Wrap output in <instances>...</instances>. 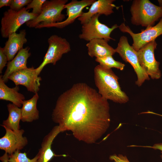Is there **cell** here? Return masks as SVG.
Wrapping results in <instances>:
<instances>
[{
  "instance_id": "6da1fadb",
  "label": "cell",
  "mask_w": 162,
  "mask_h": 162,
  "mask_svg": "<svg viewBox=\"0 0 162 162\" xmlns=\"http://www.w3.org/2000/svg\"><path fill=\"white\" fill-rule=\"evenodd\" d=\"M52 116L62 132L70 131L76 139L88 144L99 139L110 122L107 100L83 82L75 84L59 96Z\"/></svg>"
},
{
  "instance_id": "7a4b0ae2",
  "label": "cell",
  "mask_w": 162,
  "mask_h": 162,
  "mask_svg": "<svg viewBox=\"0 0 162 162\" xmlns=\"http://www.w3.org/2000/svg\"><path fill=\"white\" fill-rule=\"evenodd\" d=\"M95 84L98 93L104 98L120 104L129 100L128 97L123 91L118 82V77L111 69L98 64L94 69Z\"/></svg>"
},
{
  "instance_id": "3957f363",
  "label": "cell",
  "mask_w": 162,
  "mask_h": 162,
  "mask_svg": "<svg viewBox=\"0 0 162 162\" xmlns=\"http://www.w3.org/2000/svg\"><path fill=\"white\" fill-rule=\"evenodd\" d=\"M132 24L147 27L152 26L162 18V6H158L148 0H134L130 7Z\"/></svg>"
},
{
  "instance_id": "277c9868",
  "label": "cell",
  "mask_w": 162,
  "mask_h": 162,
  "mask_svg": "<svg viewBox=\"0 0 162 162\" xmlns=\"http://www.w3.org/2000/svg\"><path fill=\"white\" fill-rule=\"evenodd\" d=\"M39 15L29 12L24 7L19 10L9 9L3 13L1 20V33L2 38H8L25 23L36 18Z\"/></svg>"
},
{
  "instance_id": "5b68a950",
  "label": "cell",
  "mask_w": 162,
  "mask_h": 162,
  "mask_svg": "<svg viewBox=\"0 0 162 162\" xmlns=\"http://www.w3.org/2000/svg\"><path fill=\"white\" fill-rule=\"evenodd\" d=\"M68 0H46L44 4L42 12L35 19L26 22L29 28H35L41 23H54L63 21L65 15L62 13Z\"/></svg>"
},
{
  "instance_id": "8992f818",
  "label": "cell",
  "mask_w": 162,
  "mask_h": 162,
  "mask_svg": "<svg viewBox=\"0 0 162 162\" xmlns=\"http://www.w3.org/2000/svg\"><path fill=\"white\" fill-rule=\"evenodd\" d=\"M115 50L124 61L129 63L133 67L137 76L135 82L137 86H140L146 80H150L139 64L137 51L129 45L126 37L122 36L120 37Z\"/></svg>"
},
{
  "instance_id": "52a82bcc",
  "label": "cell",
  "mask_w": 162,
  "mask_h": 162,
  "mask_svg": "<svg viewBox=\"0 0 162 162\" xmlns=\"http://www.w3.org/2000/svg\"><path fill=\"white\" fill-rule=\"evenodd\" d=\"M49 44L47 51L41 64L37 68L35 71L39 75L44 68L49 64L55 65L61 59L63 55L70 51L69 43L65 38L57 35L50 36L48 39Z\"/></svg>"
},
{
  "instance_id": "ba28073f",
  "label": "cell",
  "mask_w": 162,
  "mask_h": 162,
  "mask_svg": "<svg viewBox=\"0 0 162 162\" xmlns=\"http://www.w3.org/2000/svg\"><path fill=\"white\" fill-rule=\"evenodd\" d=\"M100 15L97 14L93 16L86 23L82 25L81 33L79 38L87 41L96 38L103 39L109 41L113 39L110 36L111 33L118 26L115 24L111 27L100 22L99 20Z\"/></svg>"
},
{
  "instance_id": "9c48e42d",
  "label": "cell",
  "mask_w": 162,
  "mask_h": 162,
  "mask_svg": "<svg viewBox=\"0 0 162 162\" xmlns=\"http://www.w3.org/2000/svg\"><path fill=\"white\" fill-rule=\"evenodd\" d=\"M157 44L155 40L146 44L137 51L139 64L147 74L152 79L160 78V63L154 57V51Z\"/></svg>"
},
{
  "instance_id": "30bf717a",
  "label": "cell",
  "mask_w": 162,
  "mask_h": 162,
  "mask_svg": "<svg viewBox=\"0 0 162 162\" xmlns=\"http://www.w3.org/2000/svg\"><path fill=\"white\" fill-rule=\"evenodd\" d=\"M146 28L140 32L135 33L124 23L118 27L122 32L128 33L131 36L133 40L132 46L136 51L146 44L155 40L156 38L162 34V18L155 26Z\"/></svg>"
},
{
  "instance_id": "8fae6325",
  "label": "cell",
  "mask_w": 162,
  "mask_h": 162,
  "mask_svg": "<svg viewBox=\"0 0 162 162\" xmlns=\"http://www.w3.org/2000/svg\"><path fill=\"white\" fill-rule=\"evenodd\" d=\"M95 0H73L64 6L66 9L67 18L62 22L46 24L41 23L35 28L56 27L62 28L74 22L76 18L82 14V10L86 7L91 5Z\"/></svg>"
},
{
  "instance_id": "7c38bea8",
  "label": "cell",
  "mask_w": 162,
  "mask_h": 162,
  "mask_svg": "<svg viewBox=\"0 0 162 162\" xmlns=\"http://www.w3.org/2000/svg\"><path fill=\"white\" fill-rule=\"evenodd\" d=\"M8 79L14 82L16 86H24L28 91L35 94L39 90L40 81L42 80L33 66L13 73Z\"/></svg>"
},
{
  "instance_id": "4fadbf2b",
  "label": "cell",
  "mask_w": 162,
  "mask_h": 162,
  "mask_svg": "<svg viewBox=\"0 0 162 162\" xmlns=\"http://www.w3.org/2000/svg\"><path fill=\"white\" fill-rule=\"evenodd\" d=\"M2 126L6 133L0 139V149L4 151L5 153L11 154L17 150L20 151L28 144L27 139L22 136L24 132L23 129L15 131Z\"/></svg>"
},
{
  "instance_id": "5bb4252c",
  "label": "cell",
  "mask_w": 162,
  "mask_h": 162,
  "mask_svg": "<svg viewBox=\"0 0 162 162\" xmlns=\"http://www.w3.org/2000/svg\"><path fill=\"white\" fill-rule=\"evenodd\" d=\"M114 0H95L91 5L88 12H82L77 19L82 25L86 23L94 15L99 14L108 16L114 13L116 5L113 4Z\"/></svg>"
},
{
  "instance_id": "9a60e30c",
  "label": "cell",
  "mask_w": 162,
  "mask_h": 162,
  "mask_svg": "<svg viewBox=\"0 0 162 162\" xmlns=\"http://www.w3.org/2000/svg\"><path fill=\"white\" fill-rule=\"evenodd\" d=\"M26 34V30L22 29L19 33L14 32L9 36L3 47L8 62L11 61L19 51L23 48L24 44L27 42Z\"/></svg>"
},
{
  "instance_id": "2e32d148",
  "label": "cell",
  "mask_w": 162,
  "mask_h": 162,
  "mask_svg": "<svg viewBox=\"0 0 162 162\" xmlns=\"http://www.w3.org/2000/svg\"><path fill=\"white\" fill-rule=\"evenodd\" d=\"M62 132L58 125L54 127L50 132L44 137L37 155V162H49L55 156H59L56 154L52 149V142L60 133Z\"/></svg>"
},
{
  "instance_id": "e0dca14e",
  "label": "cell",
  "mask_w": 162,
  "mask_h": 162,
  "mask_svg": "<svg viewBox=\"0 0 162 162\" xmlns=\"http://www.w3.org/2000/svg\"><path fill=\"white\" fill-rule=\"evenodd\" d=\"M30 48L27 46L20 50L14 58L11 61L8 62L7 69L2 79L5 82H8V77L13 73L21 70L27 68V61L31 53L29 52Z\"/></svg>"
},
{
  "instance_id": "ac0fdd59",
  "label": "cell",
  "mask_w": 162,
  "mask_h": 162,
  "mask_svg": "<svg viewBox=\"0 0 162 162\" xmlns=\"http://www.w3.org/2000/svg\"><path fill=\"white\" fill-rule=\"evenodd\" d=\"M108 41L100 38L94 39L88 41L86 44L88 55L96 58L112 56L116 52L115 49L108 44Z\"/></svg>"
},
{
  "instance_id": "d6986e66",
  "label": "cell",
  "mask_w": 162,
  "mask_h": 162,
  "mask_svg": "<svg viewBox=\"0 0 162 162\" xmlns=\"http://www.w3.org/2000/svg\"><path fill=\"white\" fill-rule=\"evenodd\" d=\"M2 77V75L0 76V99L10 101L20 108L25 100V97L18 92L19 86L12 88L9 87L6 85Z\"/></svg>"
},
{
  "instance_id": "ffe728a7",
  "label": "cell",
  "mask_w": 162,
  "mask_h": 162,
  "mask_svg": "<svg viewBox=\"0 0 162 162\" xmlns=\"http://www.w3.org/2000/svg\"><path fill=\"white\" fill-rule=\"evenodd\" d=\"M39 98L37 93L30 99L23 101L21 108L22 122H30L39 119V112L37 107Z\"/></svg>"
},
{
  "instance_id": "44dd1931",
  "label": "cell",
  "mask_w": 162,
  "mask_h": 162,
  "mask_svg": "<svg viewBox=\"0 0 162 162\" xmlns=\"http://www.w3.org/2000/svg\"><path fill=\"white\" fill-rule=\"evenodd\" d=\"M9 112L8 116L3 121L2 126L14 131H18L20 129V122L21 119V108L13 104L9 103L7 105Z\"/></svg>"
},
{
  "instance_id": "7402d4cb",
  "label": "cell",
  "mask_w": 162,
  "mask_h": 162,
  "mask_svg": "<svg viewBox=\"0 0 162 162\" xmlns=\"http://www.w3.org/2000/svg\"><path fill=\"white\" fill-rule=\"evenodd\" d=\"M95 61L98 62L99 65L107 68H115L122 70L125 66L124 64L114 60L112 56L96 58Z\"/></svg>"
},
{
  "instance_id": "603a6c76",
  "label": "cell",
  "mask_w": 162,
  "mask_h": 162,
  "mask_svg": "<svg viewBox=\"0 0 162 162\" xmlns=\"http://www.w3.org/2000/svg\"><path fill=\"white\" fill-rule=\"evenodd\" d=\"M4 155L8 162H37L38 158L37 154L34 158L30 159L27 157L25 152L22 153L20 150H17L10 155L5 153Z\"/></svg>"
},
{
  "instance_id": "cb8c5ba5",
  "label": "cell",
  "mask_w": 162,
  "mask_h": 162,
  "mask_svg": "<svg viewBox=\"0 0 162 162\" xmlns=\"http://www.w3.org/2000/svg\"><path fill=\"white\" fill-rule=\"evenodd\" d=\"M46 0H32L27 5L26 9L28 10L32 9V13L39 15L42 12V9L44 4Z\"/></svg>"
},
{
  "instance_id": "d4e9b609",
  "label": "cell",
  "mask_w": 162,
  "mask_h": 162,
  "mask_svg": "<svg viewBox=\"0 0 162 162\" xmlns=\"http://www.w3.org/2000/svg\"><path fill=\"white\" fill-rule=\"evenodd\" d=\"M31 0H11L10 8L15 10H19L28 5Z\"/></svg>"
},
{
  "instance_id": "484cf974",
  "label": "cell",
  "mask_w": 162,
  "mask_h": 162,
  "mask_svg": "<svg viewBox=\"0 0 162 162\" xmlns=\"http://www.w3.org/2000/svg\"><path fill=\"white\" fill-rule=\"evenodd\" d=\"M8 62L7 56L4 53L3 48L0 47V73H2L4 68L6 66Z\"/></svg>"
},
{
  "instance_id": "4316f807",
  "label": "cell",
  "mask_w": 162,
  "mask_h": 162,
  "mask_svg": "<svg viewBox=\"0 0 162 162\" xmlns=\"http://www.w3.org/2000/svg\"><path fill=\"white\" fill-rule=\"evenodd\" d=\"M109 159L114 162H130L126 156L121 154H114L110 155Z\"/></svg>"
},
{
  "instance_id": "83f0119b",
  "label": "cell",
  "mask_w": 162,
  "mask_h": 162,
  "mask_svg": "<svg viewBox=\"0 0 162 162\" xmlns=\"http://www.w3.org/2000/svg\"><path fill=\"white\" fill-rule=\"evenodd\" d=\"M141 147L151 148L155 150L158 149L160 150L161 154L160 157L162 159V143L155 144L152 146H141Z\"/></svg>"
},
{
  "instance_id": "f1b7e54d",
  "label": "cell",
  "mask_w": 162,
  "mask_h": 162,
  "mask_svg": "<svg viewBox=\"0 0 162 162\" xmlns=\"http://www.w3.org/2000/svg\"><path fill=\"white\" fill-rule=\"evenodd\" d=\"M11 0H0V8L4 6H10Z\"/></svg>"
},
{
  "instance_id": "f546056e",
  "label": "cell",
  "mask_w": 162,
  "mask_h": 162,
  "mask_svg": "<svg viewBox=\"0 0 162 162\" xmlns=\"http://www.w3.org/2000/svg\"><path fill=\"white\" fill-rule=\"evenodd\" d=\"M158 2H159V3H160V6H162V1L161 0V1H160V0H158Z\"/></svg>"
}]
</instances>
